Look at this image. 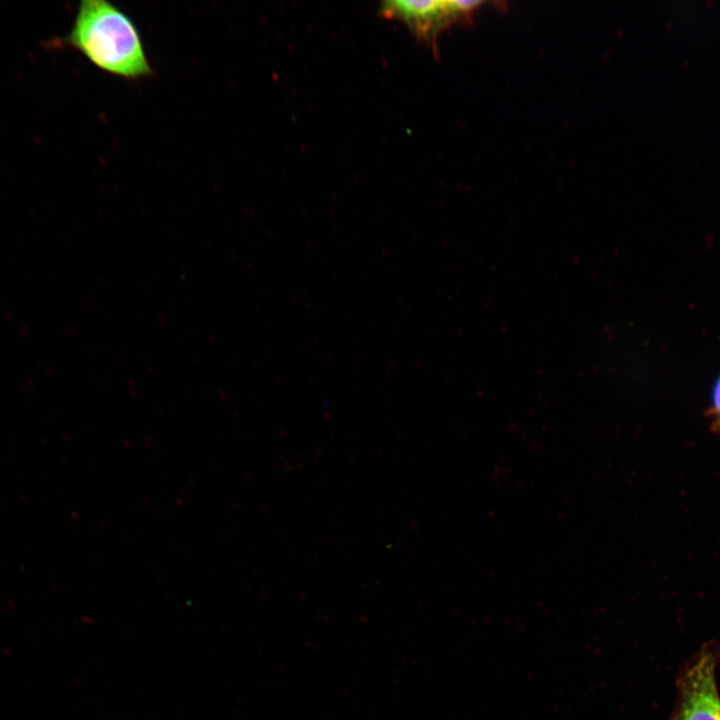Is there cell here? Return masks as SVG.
<instances>
[{"instance_id":"obj_1","label":"cell","mask_w":720,"mask_h":720,"mask_svg":"<svg viewBox=\"0 0 720 720\" xmlns=\"http://www.w3.org/2000/svg\"><path fill=\"white\" fill-rule=\"evenodd\" d=\"M64 41L112 75L136 80L154 72L135 22L109 1H82Z\"/></svg>"},{"instance_id":"obj_2","label":"cell","mask_w":720,"mask_h":720,"mask_svg":"<svg viewBox=\"0 0 720 720\" xmlns=\"http://www.w3.org/2000/svg\"><path fill=\"white\" fill-rule=\"evenodd\" d=\"M718 649L703 648L678 679V703L671 720H720L716 684Z\"/></svg>"},{"instance_id":"obj_3","label":"cell","mask_w":720,"mask_h":720,"mask_svg":"<svg viewBox=\"0 0 720 720\" xmlns=\"http://www.w3.org/2000/svg\"><path fill=\"white\" fill-rule=\"evenodd\" d=\"M478 1L408 0L387 1L382 4L385 17L403 20L417 37L432 41L448 21L472 10Z\"/></svg>"},{"instance_id":"obj_4","label":"cell","mask_w":720,"mask_h":720,"mask_svg":"<svg viewBox=\"0 0 720 720\" xmlns=\"http://www.w3.org/2000/svg\"><path fill=\"white\" fill-rule=\"evenodd\" d=\"M711 414L714 418V424L720 427V376L714 383L711 397Z\"/></svg>"}]
</instances>
